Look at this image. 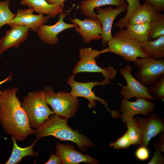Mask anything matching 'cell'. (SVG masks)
Here are the masks:
<instances>
[{"label": "cell", "instance_id": "cell-6", "mask_svg": "<svg viewBox=\"0 0 164 164\" xmlns=\"http://www.w3.org/2000/svg\"><path fill=\"white\" fill-rule=\"evenodd\" d=\"M44 90L46 102L51 106L54 114L67 119L75 115L79 104L77 97L66 91L56 93L49 86L45 87Z\"/></svg>", "mask_w": 164, "mask_h": 164}, {"label": "cell", "instance_id": "cell-9", "mask_svg": "<svg viewBox=\"0 0 164 164\" xmlns=\"http://www.w3.org/2000/svg\"><path fill=\"white\" fill-rule=\"evenodd\" d=\"M74 76L73 75L70 76L66 81L71 88L69 93L71 95L76 97H82L87 99L89 101L88 106L90 108L95 107L96 105L95 101L97 100L105 106L107 111L110 112L111 114L114 113V110L111 111L108 108L107 101L97 96L92 91V89L94 86L99 85H105L103 81L100 82L98 81L80 82L75 80Z\"/></svg>", "mask_w": 164, "mask_h": 164}, {"label": "cell", "instance_id": "cell-4", "mask_svg": "<svg viewBox=\"0 0 164 164\" xmlns=\"http://www.w3.org/2000/svg\"><path fill=\"white\" fill-rule=\"evenodd\" d=\"M107 44L109 52L122 56L127 62L133 63L138 57H148L141 48L140 43L124 29H119Z\"/></svg>", "mask_w": 164, "mask_h": 164}, {"label": "cell", "instance_id": "cell-14", "mask_svg": "<svg viewBox=\"0 0 164 164\" xmlns=\"http://www.w3.org/2000/svg\"><path fill=\"white\" fill-rule=\"evenodd\" d=\"M70 21L78 25V27L74 28V29L82 36L85 43H88L93 40L101 39L102 26L98 18H85L83 20L75 18L70 19Z\"/></svg>", "mask_w": 164, "mask_h": 164}, {"label": "cell", "instance_id": "cell-19", "mask_svg": "<svg viewBox=\"0 0 164 164\" xmlns=\"http://www.w3.org/2000/svg\"><path fill=\"white\" fill-rule=\"evenodd\" d=\"M125 0H86L81 1L80 9L83 14L91 19L97 18L94 12L95 8L105 5H113L120 7L125 4Z\"/></svg>", "mask_w": 164, "mask_h": 164}, {"label": "cell", "instance_id": "cell-18", "mask_svg": "<svg viewBox=\"0 0 164 164\" xmlns=\"http://www.w3.org/2000/svg\"><path fill=\"white\" fill-rule=\"evenodd\" d=\"M20 4L27 6L29 8H32L39 14H46L51 18H55L64 10V4H50L46 0H21Z\"/></svg>", "mask_w": 164, "mask_h": 164}, {"label": "cell", "instance_id": "cell-37", "mask_svg": "<svg viewBox=\"0 0 164 164\" xmlns=\"http://www.w3.org/2000/svg\"></svg>", "mask_w": 164, "mask_h": 164}, {"label": "cell", "instance_id": "cell-32", "mask_svg": "<svg viewBox=\"0 0 164 164\" xmlns=\"http://www.w3.org/2000/svg\"><path fill=\"white\" fill-rule=\"evenodd\" d=\"M145 2L153 6L156 11H164V0H145Z\"/></svg>", "mask_w": 164, "mask_h": 164}, {"label": "cell", "instance_id": "cell-5", "mask_svg": "<svg viewBox=\"0 0 164 164\" xmlns=\"http://www.w3.org/2000/svg\"><path fill=\"white\" fill-rule=\"evenodd\" d=\"M108 52V48L101 51L91 47L82 48L79 52L80 59L73 69V75L84 72L100 73L104 77V80L108 84L111 83L110 80L115 77L117 70L110 66L102 68L97 65L95 59L100 54Z\"/></svg>", "mask_w": 164, "mask_h": 164}, {"label": "cell", "instance_id": "cell-16", "mask_svg": "<svg viewBox=\"0 0 164 164\" xmlns=\"http://www.w3.org/2000/svg\"><path fill=\"white\" fill-rule=\"evenodd\" d=\"M34 10L31 8L18 10L14 18L7 24L12 27L18 25H23L28 27L31 30L37 32L41 25L47 22L51 17L43 14L35 15Z\"/></svg>", "mask_w": 164, "mask_h": 164}, {"label": "cell", "instance_id": "cell-2", "mask_svg": "<svg viewBox=\"0 0 164 164\" xmlns=\"http://www.w3.org/2000/svg\"><path fill=\"white\" fill-rule=\"evenodd\" d=\"M67 120L55 114L51 115L35 129V137L39 139L53 136L60 140L70 141L75 143L80 150L83 152H86L90 147L98 146L93 143L87 136L70 128L67 124Z\"/></svg>", "mask_w": 164, "mask_h": 164}, {"label": "cell", "instance_id": "cell-24", "mask_svg": "<svg viewBox=\"0 0 164 164\" xmlns=\"http://www.w3.org/2000/svg\"><path fill=\"white\" fill-rule=\"evenodd\" d=\"M150 23L149 40H154L164 35V15L160 11L155 12Z\"/></svg>", "mask_w": 164, "mask_h": 164}, {"label": "cell", "instance_id": "cell-3", "mask_svg": "<svg viewBox=\"0 0 164 164\" xmlns=\"http://www.w3.org/2000/svg\"><path fill=\"white\" fill-rule=\"evenodd\" d=\"M30 127L36 129L54 113L49 107L44 90L29 92L21 103Z\"/></svg>", "mask_w": 164, "mask_h": 164}, {"label": "cell", "instance_id": "cell-7", "mask_svg": "<svg viewBox=\"0 0 164 164\" xmlns=\"http://www.w3.org/2000/svg\"><path fill=\"white\" fill-rule=\"evenodd\" d=\"M133 63L138 70L135 73V78L144 85H151L164 75V59L138 58Z\"/></svg>", "mask_w": 164, "mask_h": 164}, {"label": "cell", "instance_id": "cell-27", "mask_svg": "<svg viewBox=\"0 0 164 164\" xmlns=\"http://www.w3.org/2000/svg\"><path fill=\"white\" fill-rule=\"evenodd\" d=\"M128 4L127 13L123 17L120 18L115 24L116 28L124 29L128 24V20L133 11L138 7L141 5L140 0H126Z\"/></svg>", "mask_w": 164, "mask_h": 164}, {"label": "cell", "instance_id": "cell-8", "mask_svg": "<svg viewBox=\"0 0 164 164\" xmlns=\"http://www.w3.org/2000/svg\"><path fill=\"white\" fill-rule=\"evenodd\" d=\"M132 70V67L129 64L120 69V73L126 80L127 85H122L120 94L128 100L134 97L155 100L154 97L149 92L148 87L142 85L133 76Z\"/></svg>", "mask_w": 164, "mask_h": 164}, {"label": "cell", "instance_id": "cell-15", "mask_svg": "<svg viewBox=\"0 0 164 164\" xmlns=\"http://www.w3.org/2000/svg\"><path fill=\"white\" fill-rule=\"evenodd\" d=\"M55 145L56 154L59 157L61 164H78L81 162L91 164L99 163V161L96 159L74 150L73 145L58 143Z\"/></svg>", "mask_w": 164, "mask_h": 164}, {"label": "cell", "instance_id": "cell-28", "mask_svg": "<svg viewBox=\"0 0 164 164\" xmlns=\"http://www.w3.org/2000/svg\"><path fill=\"white\" fill-rule=\"evenodd\" d=\"M148 87L149 92L154 95L155 100H162L164 99V75L156 82Z\"/></svg>", "mask_w": 164, "mask_h": 164}, {"label": "cell", "instance_id": "cell-17", "mask_svg": "<svg viewBox=\"0 0 164 164\" xmlns=\"http://www.w3.org/2000/svg\"><path fill=\"white\" fill-rule=\"evenodd\" d=\"M29 28L23 25L11 27L6 32V34L0 39V55L8 49L19 48L20 44L26 39L29 32Z\"/></svg>", "mask_w": 164, "mask_h": 164}, {"label": "cell", "instance_id": "cell-23", "mask_svg": "<svg viewBox=\"0 0 164 164\" xmlns=\"http://www.w3.org/2000/svg\"><path fill=\"white\" fill-rule=\"evenodd\" d=\"M126 30L134 39L140 42L149 40L150 22H146L131 25L127 24Z\"/></svg>", "mask_w": 164, "mask_h": 164}, {"label": "cell", "instance_id": "cell-34", "mask_svg": "<svg viewBox=\"0 0 164 164\" xmlns=\"http://www.w3.org/2000/svg\"><path fill=\"white\" fill-rule=\"evenodd\" d=\"M156 144L159 147L161 152L162 153L164 151V133L162 134L159 138Z\"/></svg>", "mask_w": 164, "mask_h": 164}, {"label": "cell", "instance_id": "cell-21", "mask_svg": "<svg viewBox=\"0 0 164 164\" xmlns=\"http://www.w3.org/2000/svg\"><path fill=\"white\" fill-rule=\"evenodd\" d=\"M156 11L153 6L145 2L133 11L129 18L128 24L132 25L150 22L152 16Z\"/></svg>", "mask_w": 164, "mask_h": 164}, {"label": "cell", "instance_id": "cell-35", "mask_svg": "<svg viewBox=\"0 0 164 164\" xmlns=\"http://www.w3.org/2000/svg\"><path fill=\"white\" fill-rule=\"evenodd\" d=\"M48 3L52 5L64 4V2L66 0H46Z\"/></svg>", "mask_w": 164, "mask_h": 164}, {"label": "cell", "instance_id": "cell-25", "mask_svg": "<svg viewBox=\"0 0 164 164\" xmlns=\"http://www.w3.org/2000/svg\"><path fill=\"white\" fill-rule=\"evenodd\" d=\"M126 124L128 135L131 145H140L142 141V135L136 120L133 118Z\"/></svg>", "mask_w": 164, "mask_h": 164}, {"label": "cell", "instance_id": "cell-36", "mask_svg": "<svg viewBox=\"0 0 164 164\" xmlns=\"http://www.w3.org/2000/svg\"><path fill=\"white\" fill-rule=\"evenodd\" d=\"M12 73H11V74L9 75L7 77V78H5V79H4L0 81V86L2 84L5 83V82L9 81L11 80L12 79ZM2 91L0 89V95L2 93Z\"/></svg>", "mask_w": 164, "mask_h": 164}, {"label": "cell", "instance_id": "cell-13", "mask_svg": "<svg viewBox=\"0 0 164 164\" xmlns=\"http://www.w3.org/2000/svg\"><path fill=\"white\" fill-rule=\"evenodd\" d=\"M59 19L55 24L52 25L44 24L39 27L37 33L40 39L43 42L49 45H55L59 39L57 36L61 32L68 29L78 27L75 23L69 24L65 22L63 19L67 14L63 12L59 14Z\"/></svg>", "mask_w": 164, "mask_h": 164}, {"label": "cell", "instance_id": "cell-31", "mask_svg": "<svg viewBox=\"0 0 164 164\" xmlns=\"http://www.w3.org/2000/svg\"><path fill=\"white\" fill-rule=\"evenodd\" d=\"M135 155L136 158L141 161L147 160L149 157V152L147 147L140 146L135 152Z\"/></svg>", "mask_w": 164, "mask_h": 164}, {"label": "cell", "instance_id": "cell-30", "mask_svg": "<svg viewBox=\"0 0 164 164\" xmlns=\"http://www.w3.org/2000/svg\"><path fill=\"white\" fill-rule=\"evenodd\" d=\"M152 146L155 148L152 157L148 164H164V157L162 155L159 147L155 143L153 144Z\"/></svg>", "mask_w": 164, "mask_h": 164}, {"label": "cell", "instance_id": "cell-11", "mask_svg": "<svg viewBox=\"0 0 164 164\" xmlns=\"http://www.w3.org/2000/svg\"><path fill=\"white\" fill-rule=\"evenodd\" d=\"M135 101L132 102L124 98L121 101L119 111L121 120L126 123L138 114L149 116V113L155 109V104L152 101L143 98H136Z\"/></svg>", "mask_w": 164, "mask_h": 164}, {"label": "cell", "instance_id": "cell-10", "mask_svg": "<svg viewBox=\"0 0 164 164\" xmlns=\"http://www.w3.org/2000/svg\"><path fill=\"white\" fill-rule=\"evenodd\" d=\"M147 118L135 116L133 118L136 121L142 135V141L140 146H146L150 140L157 135L164 132V120L155 113L149 115Z\"/></svg>", "mask_w": 164, "mask_h": 164}, {"label": "cell", "instance_id": "cell-12", "mask_svg": "<svg viewBox=\"0 0 164 164\" xmlns=\"http://www.w3.org/2000/svg\"><path fill=\"white\" fill-rule=\"evenodd\" d=\"M128 8V4L126 3L116 8L111 6L104 8H96L98 13L97 18L101 21L102 26L101 45L103 46H105L112 37L111 29L114 19L119 14L127 11Z\"/></svg>", "mask_w": 164, "mask_h": 164}, {"label": "cell", "instance_id": "cell-22", "mask_svg": "<svg viewBox=\"0 0 164 164\" xmlns=\"http://www.w3.org/2000/svg\"><path fill=\"white\" fill-rule=\"evenodd\" d=\"M13 148L11 155L5 164H17L19 163L24 157L27 156H35L37 155L33 150V148L36 142L37 138L29 146L25 148L19 147L17 145L16 140L12 137Z\"/></svg>", "mask_w": 164, "mask_h": 164}, {"label": "cell", "instance_id": "cell-20", "mask_svg": "<svg viewBox=\"0 0 164 164\" xmlns=\"http://www.w3.org/2000/svg\"><path fill=\"white\" fill-rule=\"evenodd\" d=\"M141 48L147 57L153 59L161 60L164 57V35L154 40L140 42Z\"/></svg>", "mask_w": 164, "mask_h": 164}, {"label": "cell", "instance_id": "cell-33", "mask_svg": "<svg viewBox=\"0 0 164 164\" xmlns=\"http://www.w3.org/2000/svg\"><path fill=\"white\" fill-rule=\"evenodd\" d=\"M46 164H61L60 159L57 155L51 154L48 161L45 163Z\"/></svg>", "mask_w": 164, "mask_h": 164}, {"label": "cell", "instance_id": "cell-26", "mask_svg": "<svg viewBox=\"0 0 164 164\" xmlns=\"http://www.w3.org/2000/svg\"><path fill=\"white\" fill-rule=\"evenodd\" d=\"M10 0L0 1V28L8 24L15 17L16 14L13 13L9 7Z\"/></svg>", "mask_w": 164, "mask_h": 164}, {"label": "cell", "instance_id": "cell-29", "mask_svg": "<svg viewBox=\"0 0 164 164\" xmlns=\"http://www.w3.org/2000/svg\"><path fill=\"white\" fill-rule=\"evenodd\" d=\"M131 145L127 131L122 137L109 145L110 146L118 150L128 148Z\"/></svg>", "mask_w": 164, "mask_h": 164}, {"label": "cell", "instance_id": "cell-1", "mask_svg": "<svg viewBox=\"0 0 164 164\" xmlns=\"http://www.w3.org/2000/svg\"><path fill=\"white\" fill-rule=\"evenodd\" d=\"M17 87L4 89L0 95V123L6 133L22 142L34 134L26 113L16 95Z\"/></svg>", "mask_w": 164, "mask_h": 164}]
</instances>
